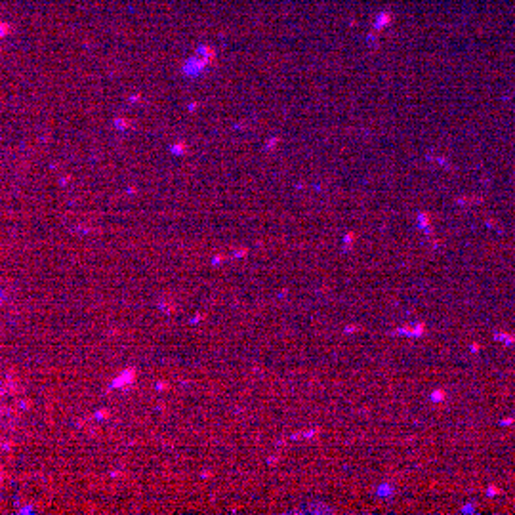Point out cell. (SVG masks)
<instances>
[{
  "label": "cell",
  "mask_w": 515,
  "mask_h": 515,
  "mask_svg": "<svg viewBox=\"0 0 515 515\" xmlns=\"http://www.w3.org/2000/svg\"><path fill=\"white\" fill-rule=\"evenodd\" d=\"M136 378V370L134 368H124L122 372H120L113 382H111V388L113 389H122V388H128V386H132V382Z\"/></svg>",
  "instance_id": "6da1fadb"
},
{
  "label": "cell",
  "mask_w": 515,
  "mask_h": 515,
  "mask_svg": "<svg viewBox=\"0 0 515 515\" xmlns=\"http://www.w3.org/2000/svg\"><path fill=\"white\" fill-rule=\"evenodd\" d=\"M219 261H221V256H214V258H212V265H218Z\"/></svg>",
  "instance_id": "7a4b0ae2"
},
{
  "label": "cell",
  "mask_w": 515,
  "mask_h": 515,
  "mask_svg": "<svg viewBox=\"0 0 515 515\" xmlns=\"http://www.w3.org/2000/svg\"><path fill=\"white\" fill-rule=\"evenodd\" d=\"M203 317H205V315H197V317H193V319H191V325H197V323H198V321H200V319H203Z\"/></svg>",
  "instance_id": "3957f363"
},
{
  "label": "cell",
  "mask_w": 515,
  "mask_h": 515,
  "mask_svg": "<svg viewBox=\"0 0 515 515\" xmlns=\"http://www.w3.org/2000/svg\"><path fill=\"white\" fill-rule=\"evenodd\" d=\"M244 254H247V250H239V252H235V258H242V256H244Z\"/></svg>",
  "instance_id": "277c9868"
}]
</instances>
